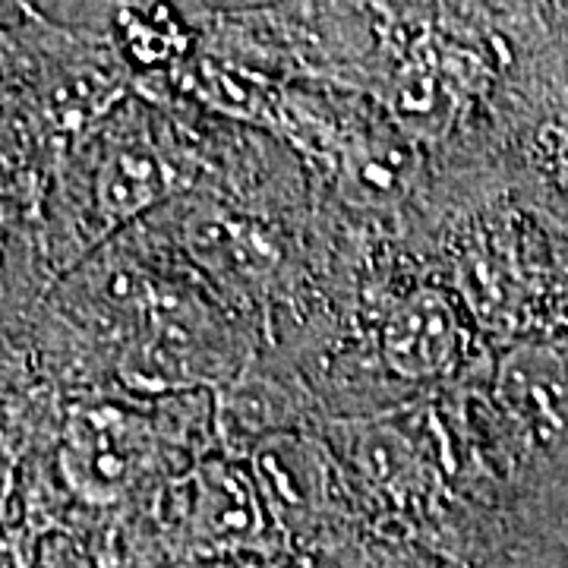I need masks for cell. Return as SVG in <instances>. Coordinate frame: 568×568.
Listing matches in <instances>:
<instances>
[{"mask_svg": "<svg viewBox=\"0 0 568 568\" xmlns=\"http://www.w3.org/2000/svg\"><path fill=\"white\" fill-rule=\"evenodd\" d=\"M142 462V433L118 407H89L70 424L61 467L82 499L114 503Z\"/></svg>", "mask_w": 568, "mask_h": 568, "instance_id": "1", "label": "cell"}, {"mask_svg": "<svg viewBox=\"0 0 568 568\" xmlns=\"http://www.w3.org/2000/svg\"><path fill=\"white\" fill-rule=\"evenodd\" d=\"M388 366L405 379H429L455 361L458 320L436 291H420L407 301L383 335Z\"/></svg>", "mask_w": 568, "mask_h": 568, "instance_id": "2", "label": "cell"}, {"mask_svg": "<svg viewBox=\"0 0 568 568\" xmlns=\"http://www.w3.org/2000/svg\"><path fill=\"white\" fill-rule=\"evenodd\" d=\"M508 414L537 443H552L568 429V376L547 351H518L499 373Z\"/></svg>", "mask_w": 568, "mask_h": 568, "instance_id": "3", "label": "cell"}, {"mask_svg": "<svg viewBox=\"0 0 568 568\" xmlns=\"http://www.w3.org/2000/svg\"><path fill=\"white\" fill-rule=\"evenodd\" d=\"M212 373V347L203 332L183 320H162L130 351L126 376L133 386H190Z\"/></svg>", "mask_w": 568, "mask_h": 568, "instance_id": "4", "label": "cell"}, {"mask_svg": "<svg viewBox=\"0 0 568 568\" xmlns=\"http://www.w3.org/2000/svg\"><path fill=\"white\" fill-rule=\"evenodd\" d=\"M193 518L205 537H244L256 528V499L244 474L227 467H205L193 484Z\"/></svg>", "mask_w": 568, "mask_h": 568, "instance_id": "5", "label": "cell"}, {"mask_svg": "<svg viewBox=\"0 0 568 568\" xmlns=\"http://www.w3.org/2000/svg\"><path fill=\"white\" fill-rule=\"evenodd\" d=\"M162 193L159 168L140 155H121L104 171L102 205L114 215H133Z\"/></svg>", "mask_w": 568, "mask_h": 568, "instance_id": "6", "label": "cell"}, {"mask_svg": "<svg viewBox=\"0 0 568 568\" xmlns=\"http://www.w3.org/2000/svg\"><path fill=\"white\" fill-rule=\"evenodd\" d=\"M193 241H196V250L203 253L200 260L219 265V268H234V272L263 268L265 256H268V246L256 237V231H246L244 224H200Z\"/></svg>", "mask_w": 568, "mask_h": 568, "instance_id": "7", "label": "cell"}]
</instances>
